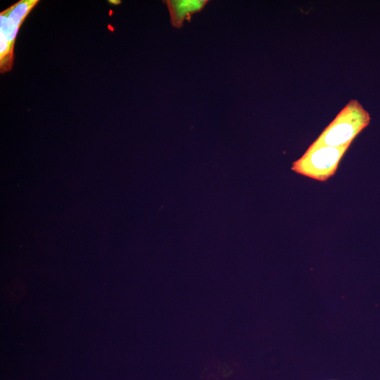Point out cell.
<instances>
[{
  "mask_svg": "<svg viewBox=\"0 0 380 380\" xmlns=\"http://www.w3.org/2000/svg\"><path fill=\"white\" fill-rule=\"evenodd\" d=\"M18 286H12L10 290L8 291L13 299L19 298L21 296V293L24 291L21 287L18 288Z\"/></svg>",
  "mask_w": 380,
  "mask_h": 380,
  "instance_id": "5b68a950",
  "label": "cell"
},
{
  "mask_svg": "<svg viewBox=\"0 0 380 380\" xmlns=\"http://www.w3.org/2000/svg\"><path fill=\"white\" fill-rule=\"evenodd\" d=\"M370 122V115L356 99H351L312 144L314 146H350Z\"/></svg>",
  "mask_w": 380,
  "mask_h": 380,
  "instance_id": "6da1fadb",
  "label": "cell"
},
{
  "mask_svg": "<svg viewBox=\"0 0 380 380\" xmlns=\"http://www.w3.org/2000/svg\"><path fill=\"white\" fill-rule=\"evenodd\" d=\"M108 2L110 4H115V5H118L121 3V1L119 0H110L108 1Z\"/></svg>",
  "mask_w": 380,
  "mask_h": 380,
  "instance_id": "8992f818",
  "label": "cell"
},
{
  "mask_svg": "<svg viewBox=\"0 0 380 380\" xmlns=\"http://www.w3.org/2000/svg\"><path fill=\"white\" fill-rule=\"evenodd\" d=\"M38 2V0H20L4 11L8 20L15 26L20 28L29 13Z\"/></svg>",
  "mask_w": 380,
  "mask_h": 380,
  "instance_id": "277c9868",
  "label": "cell"
},
{
  "mask_svg": "<svg viewBox=\"0 0 380 380\" xmlns=\"http://www.w3.org/2000/svg\"><path fill=\"white\" fill-rule=\"evenodd\" d=\"M168 8L172 25L177 28L183 25L185 20L201 11L208 3L207 0H167L164 1Z\"/></svg>",
  "mask_w": 380,
  "mask_h": 380,
  "instance_id": "3957f363",
  "label": "cell"
},
{
  "mask_svg": "<svg viewBox=\"0 0 380 380\" xmlns=\"http://www.w3.org/2000/svg\"><path fill=\"white\" fill-rule=\"evenodd\" d=\"M349 146L334 147L314 146L293 163L291 170L296 173L319 181H326L336 172L338 163Z\"/></svg>",
  "mask_w": 380,
  "mask_h": 380,
  "instance_id": "7a4b0ae2",
  "label": "cell"
}]
</instances>
